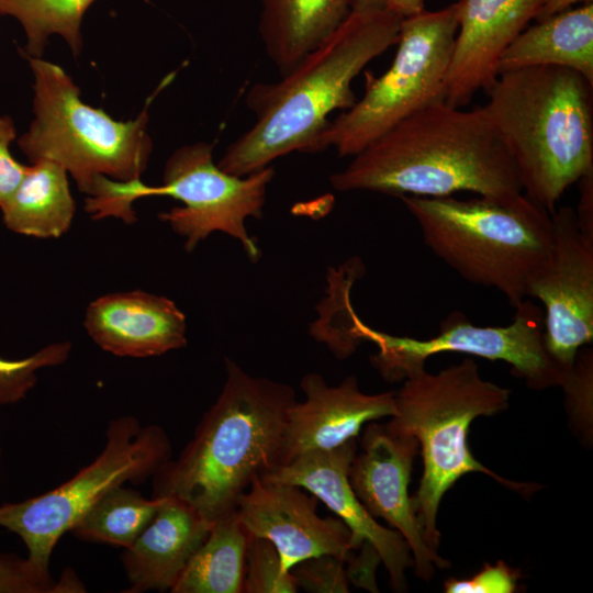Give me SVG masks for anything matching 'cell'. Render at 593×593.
Here are the masks:
<instances>
[{
    "label": "cell",
    "instance_id": "28",
    "mask_svg": "<svg viewBox=\"0 0 593 593\" xmlns=\"http://www.w3.org/2000/svg\"><path fill=\"white\" fill-rule=\"evenodd\" d=\"M299 586L290 571L282 567L275 545L248 534L244 593H295Z\"/></svg>",
    "mask_w": 593,
    "mask_h": 593
},
{
    "label": "cell",
    "instance_id": "11",
    "mask_svg": "<svg viewBox=\"0 0 593 593\" xmlns=\"http://www.w3.org/2000/svg\"><path fill=\"white\" fill-rule=\"evenodd\" d=\"M351 323L349 331L356 340H370L378 347L370 361L391 382L424 369L429 357L441 353L505 361L534 389L560 385L564 374L546 349L542 310L526 300L515 306L514 318L506 326H478L455 312L441 322L438 334L427 339L374 331L354 314Z\"/></svg>",
    "mask_w": 593,
    "mask_h": 593
},
{
    "label": "cell",
    "instance_id": "25",
    "mask_svg": "<svg viewBox=\"0 0 593 593\" xmlns=\"http://www.w3.org/2000/svg\"><path fill=\"white\" fill-rule=\"evenodd\" d=\"M96 0H0V15L14 18L23 27L26 45L22 55L41 58L47 40L60 35L74 56L82 49L81 22Z\"/></svg>",
    "mask_w": 593,
    "mask_h": 593
},
{
    "label": "cell",
    "instance_id": "37",
    "mask_svg": "<svg viewBox=\"0 0 593 593\" xmlns=\"http://www.w3.org/2000/svg\"><path fill=\"white\" fill-rule=\"evenodd\" d=\"M1 462H2V446L0 441V468H1Z\"/></svg>",
    "mask_w": 593,
    "mask_h": 593
},
{
    "label": "cell",
    "instance_id": "33",
    "mask_svg": "<svg viewBox=\"0 0 593 593\" xmlns=\"http://www.w3.org/2000/svg\"><path fill=\"white\" fill-rule=\"evenodd\" d=\"M579 203L575 212L580 230L593 238V169L585 172L579 180Z\"/></svg>",
    "mask_w": 593,
    "mask_h": 593
},
{
    "label": "cell",
    "instance_id": "21",
    "mask_svg": "<svg viewBox=\"0 0 593 593\" xmlns=\"http://www.w3.org/2000/svg\"><path fill=\"white\" fill-rule=\"evenodd\" d=\"M350 11V0H261L258 32L280 76L332 36Z\"/></svg>",
    "mask_w": 593,
    "mask_h": 593
},
{
    "label": "cell",
    "instance_id": "19",
    "mask_svg": "<svg viewBox=\"0 0 593 593\" xmlns=\"http://www.w3.org/2000/svg\"><path fill=\"white\" fill-rule=\"evenodd\" d=\"M211 524L186 502L166 496L153 519L121 557L126 593L171 591L205 540Z\"/></svg>",
    "mask_w": 593,
    "mask_h": 593
},
{
    "label": "cell",
    "instance_id": "32",
    "mask_svg": "<svg viewBox=\"0 0 593 593\" xmlns=\"http://www.w3.org/2000/svg\"><path fill=\"white\" fill-rule=\"evenodd\" d=\"M357 549H359V552L357 555L353 552L346 561L348 563L346 570L348 582L369 592L377 593L379 589L376 582V570L382 562L381 557L377 549L368 541L361 542Z\"/></svg>",
    "mask_w": 593,
    "mask_h": 593
},
{
    "label": "cell",
    "instance_id": "14",
    "mask_svg": "<svg viewBox=\"0 0 593 593\" xmlns=\"http://www.w3.org/2000/svg\"><path fill=\"white\" fill-rule=\"evenodd\" d=\"M317 502L300 485L255 478L239 496L236 513L249 535L275 545L286 571L318 555L346 562L356 550L351 533L340 518L321 517Z\"/></svg>",
    "mask_w": 593,
    "mask_h": 593
},
{
    "label": "cell",
    "instance_id": "35",
    "mask_svg": "<svg viewBox=\"0 0 593 593\" xmlns=\"http://www.w3.org/2000/svg\"><path fill=\"white\" fill-rule=\"evenodd\" d=\"M387 9L401 18L417 14L425 10L424 0H388Z\"/></svg>",
    "mask_w": 593,
    "mask_h": 593
},
{
    "label": "cell",
    "instance_id": "2",
    "mask_svg": "<svg viewBox=\"0 0 593 593\" xmlns=\"http://www.w3.org/2000/svg\"><path fill=\"white\" fill-rule=\"evenodd\" d=\"M402 19L388 9L350 11L332 36L280 80L253 85L245 104L255 123L226 148L219 168L246 176L292 152L314 153L328 115L356 103L353 80L398 43Z\"/></svg>",
    "mask_w": 593,
    "mask_h": 593
},
{
    "label": "cell",
    "instance_id": "27",
    "mask_svg": "<svg viewBox=\"0 0 593 593\" xmlns=\"http://www.w3.org/2000/svg\"><path fill=\"white\" fill-rule=\"evenodd\" d=\"M70 342L52 343L22 359L0 357V405L22 401L37 382V371L64 363L70 354Z\"/></svg>",
    "mask_w": 593,
    "mask_h": 593
},
{
    "label": "cell",
    "instance_id": "4",
    "mask_svg": "<svg viewBox=\"0 0 593 593\" xmlns=\"http://www.w3.org/2000/svg\"><path fill=\"white\" fill-rule=\"evenodd\" d=\"M484 92L524 194L551 214L593 169V83L567 67L534 66L500 74Z\"/></svg>",
    "mask_w": 593,
    "mask_h": 593
},
{
    "label": "cell",
    "instance_id": "36",
    "mask_svg": "<svg viewBox=\"0 0 593 593\" xmlns=\"http://www.w3.org/2000/svg\"><path fill=\"white\" fill-rule=\"evenodd\" d=\"M351 11H369L387 9L388 0H350Z\"/></svg>",
    "mask_w": 593,
    "mask_h": 593
},
{
    "label": "cell",
    "instance_id": "10",
    "mask_svg": "<svg viewBox=\"0 0 593 593\" xmlns=\"http://www.w3.org/2000/svg\"><path fill=\"white\" fill-rule=\"evenodd\" d=\"M171 458L164 428L119 416L108 423L99 456L69 480L40 495L0 504V527L21 538L29 560L51 571L56 544L97 500L118 485L146 482Z\"/></svg>",
    "mask_w": 593,
    "mask_h": 593
},
{
    "label": "cell",
    "instance_id": "26",
    "mask_svg": "<svg viewBox=\"0 0 593 593\" xmlns=\"http://www.w3.org/2000/svg\"><path fill=\"white\" fill-rule=\"evenodd\" d=\"M85 584L71 570L58 579L35 566L27 557L0 553V593H82Z\"/></svg>",
    "mask_w": 593,
    "mask_h": 593
},
{
    "label": "cell",
    "instance_id": "15",
    "mask_svg": "<svg viewBox=\"0 0 593 593\" xmlns=\"http://www.w3.org/2000/svg\"><path fill=\"white\" fill-rule=\"evenodd\" d=\"M356 450L354 438L333 449L309 451L260 479L300 485L322 501L349 528L356 549L363 541L377 549L392 589L404 592L405 571L413 567L411 549L396 529L380 525L354 493L348 473Z\"/></svg>",
    "mask_w": 593,
    "mask_h": 593
},
{
    "label": "cell",
    "instance_id": "18",
    "mask_svg": "<svg viewBox=\"0 0 593 593\" xmlns=\"http://www.w3.org/2000/svg\"><path fill=\"white\" fill-rule=\"evenodd\" d=\"M83 327L119 357L160 356L187 345V321L174 301L142 290L109 293L86 310Z\"/></svg>",
    "mask_w": 593,
    "mask_h": 593
},
{
    "label": "cell",
    "instance_id": "9",
    "mask_svg": "<svg viewBox=\"0 0 593 593\" xmlns=\"http://www.w3.org/2000/svg\"><path fill=\"white\" fill-rule=\"evenodd\" d=\"M457 30L454 3L403 18L391 66L378 77L365 74L362 98L329 121L314 153L333 147L353 157L411 114L445 101Z\"/></svg>",
    "mask_w": 593,
    "mask_h": 593
},
{
    "label": "cell",
    "instance_id": "34",
    "mask_svg": "<svg viewBox=\"0 0 593 593\" xmlns=\"http://www.w3.org/2000/svg\"><path fill=\"white\" fill-rule=\"evenodd\" d=\"M591 2H593V0H544L535 21L547 19L558 12L575 7L577 4Z\"/></svg>",
    "mask_w": 593,
    "mask_h": 593
},
{
    "label": "cell",
    "instance_id": "6",
    "mask_svg": "<svg viewBox=\"0 0 593 593\" xmlns=\"http://www.w3.org/2000/svg\"><path fill=\"white\" fill-rule=\"evenodd\" d=\"M394 393L395 412L388 426L415 437L423 457V475L411 497L425 544L438 552L440 533L437 513L444 494L462 475L483 472L518 492L534 484L503 479L480 463L469 450L468 432L479 416H491L508 407L511 391L481 378L471 358L437 373L421 369L403 380Z\"/></svg>",
    "mask_w": 593,
    "mask_h": 593
},
{
    "label": "cell",
    "instance_id": "24",
    "mask_svg": "<svg viewBox=\"0 0 593 593\" xmlns=\"http://www.w3.org/2000/svg\"><path fill=\"white\" fill-rule=\"evenodd\" d=\"M164 497L146 499L137 490L118 485L97 500L70 533L86 541L128 548L153 519Z\"/></svg>",
    "mask_w": 593,
    "mask_h": 593
},
{
    "label": "cell",
    "instance_id": "5",
    "mask_svg": "<svg viewBox=\"0 0 593 593\" xmlns=\"http://www.w3.org/2000/svg\"><path fill=\"white\" fill-rule=\"evenodd\" d=\"M399 198L425 245L465 280L496 289L513 307L528 296L551 248L548 211L524 193L511 199Z\"/></svg>",
    "mask_w": 593,
    "mask_h": 593
},
{
    "label": "cell",
    "instance_id": "29",
    "mask_svg": "<svg viewBox=\"0 0 593 593\" xmlns=\"http://www.w3.org/2000/svg\"><path fill=\"white\" fill-rule=\"evenodd\" d=\"M299 589L310 593H347L348 579L344 561L332 555L303 559L289 570Z\"/></svg>",
    "mask_w": 593,
    "mask_h": 593
},
{
    "label": "cell",
    "instance_id": "22",
    "mask_svg": "<svg viewBox=\"0 0 593 593\" xmlns=\"http://www.w3.org/2000/svg\"><path fill=\"white\" fill-rule=\"evenodd\" d=\"M67 175L55 161L31 163L16 189L0 208L5 227L36 238L64 235L76 212Z\"/></svg>",
    "mask_w": 593,
    "mask_h": 593
},
{
    "label": "cell",
    "instance_id": "3",
    "mask_svg": "<svg viewBox=\"0 0 593 593\" xmlns=\"http://www.w3.org/2000/svg\"><path fill=\"white\" fill-rule=\"evenodd\" d=\"M226 378L192 439L152 480V497L171 496L212 524L236 510L255 478L279 466L291 385L253 377L225 358Z\"/></svg>",
    "mask_w": 593,
    "mask_h": 593
},
{
    "label": "cell",
    "instance_id": "31",
    "mask_svg": "<svg viewBox=\"0 0 593 593\" xmlns=\"http://www.w3.org/2000/svg\"><path fill=\"white\" fill-rule=\"evenodd\" d=\"M15 137L13 119L0 115V208L16 189L27 169V165L18 161L10 152Z\"/></svg>",
    "mask_w": 593,
    "mask_h": 593
},
{
    "label": "cell",
    "instance_id": "1",
    "mask_svg": "<svg viewBox=\"0 0 593 593\" xmlns=\"http://www.w3.org/2000/svg\"><path fill=\"white\" fill-rule=\"evenodd\" d=\"M340 192L447 197L468 191L511 199L523 193L508 152L482 105L461 110L445 101L411 114L331 176Z\"/></svg>",
    "mask_w": 593,
    "mask_h": 593
},
{
    "label": "cell",
    "instance_id": "20",
    "mask_svg": "<svg viewBox=\"0 0 593 593\" xmlns=\"http://www.w3.org/2000/svg\"><path fill=\"white\" fill-rule=\"evenodd\" d=\"M535 22L502 53L497 76L534 66H561L580 72L593 83V2Z\"/></svg>",
    "mask_w": 593,
    "mask_h": 593
},
{
    "label": "cell",
    "instance_id": "16",
    "mask_svg": "<svg viewBox=\"0 0 593 593\" xmlns=\"http://www.w3.org/2000/svg\"><path fill=\"white\" fill-rule=\"evenodd\" d=\"M300 388L305 399L288 410L278 467L309 451L338 447L356 438L363 424L395 412L394 392L363 393L354 376L328 385L323 376L311 372Z\"/></svg>",
    "mask_w": 593,
    "mask_h": 593
},
{
    "label": "cell",
    "instance_id": "8",
    "mask_svg": "<svg viewBox=\"0 0 593 593\" xmlns=\"http://www.w3.org/2000/svg\"><path fill=\"white\" fill-rule=\"evenodd\" d=\"M213 144L195 143L176 149L168 158L163 183L150 187L141 180L120 182L105 179L96 209L101 217L114 216L131 224L136 221L132 203L149 195H168L182 205L163 212L158 217L184 237L191 253L213 232L237 239L250 260L260 250L246 230L248 217L261 219L267 187L275 169L267 166L246 176L223 171L213 161Z\"/></svg>",
    "mask_w": 593,
    "mask_h": 593
},
{
    "label": "cell",
    "instance_id": "7",
    "mask_svg": "<svg viewBox=\"0 0 593 593\" xmlns=\"http://www.w3.org/2000/svg\"><path fill=\"white\" fill-rule=\"evenodd\" d=\"M34 75V120L18 138L30 163L48 159L61 165L80 192L91 194L97 180H141L152 150L147 133L148 105L136 119L116 121L102 109L86 104L64 69L26 57Z\"/></svg>",
    "mask_w": 593,
    "mask_h": 593
},
{
    "label": "cell",
    "instance_id": "23",
    "mask_svg": "<svg viewBox=\"0 0 593 593\" xmlns=\"http://www.w3.org/2000/svg\"><path fill=\"white\" fill-rule=\"evenodd\" d=\"M248 533L236 510L211 524L171 593H244Z\"/></svg>",
    "mask_w": 593,
    "mask_h": 593
},
{
    "label": "cell",
    "instance_id": "17",
    "mask_svg": "<svg viewBox=\"0 0 593 593\" xmlns=\"http://www.w3.org/2000/svg\"><path fill=\"white\" fill-rule=\"evenodd\" d=\"M544 0H456L458 21L446 76L445 102L457 108L470 103L497 77L505 48L535 21Z\"/></svg>",
    "mask_w": 593,
    "mask_h": 593
},
{
    "label": "cell",
    "instance_id": "30",
    "mask_svg": "<svg viewBox=\"0 0 593 593\" xmlns=\"http://www.w3.org/2000/svg\"><path fill=\"white\" fill-rule=\"evenodd\" d=\"M519 572L503 561L484 564L475 575L467 579L449 578L444 589L447 593H512L517 588Z\"/></svg>",
    "mask_w": 593,
    "mask_h": 593
},
{
    "label": "cell",
    "instance_id": "12",
    "mask_svg": "<svg viewBox=\"0 0 593 593\" xmlns=\"http://www.w3.org/2000/svg\"><path fill=\"white\" fill-rule=\"evenodd\" d=\"M551 220L550 253L533 277L528 296L545 307V346L564 373L593 340V238L580 230L570 206L555 210Z\"/></svg>",
    "mask_w": 593,
    "mask_h": 593
},
{
    "label": "cell",
    "instance_id": "13",
    "mask_svg": "<svg viewBox=\"0 0 593 593\" xmlns=\"http://www.w3.org/2000/svg\"><path fill=\"white\" fill-rule=\"evenodd\" d=\"M361 448L348 473L354 493L372 517L384 519L404 537L415 574L429 581L435 568H447L449 561L425 544L409 495L417 439L372 421L365 428Z\"/></svg>",
    "mask_w": 593,
    "mask_h": 593
}]
</instances>
